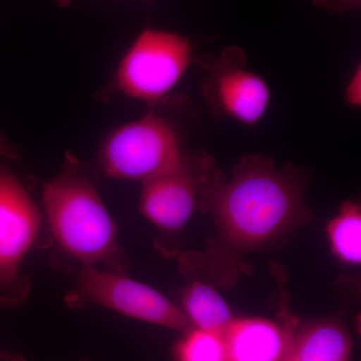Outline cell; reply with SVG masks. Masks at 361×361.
I'll return each instance as SVG.
<instances>
[{"label": "cell", "mask_w": 361, "mask_h": 361, "mask_svg": "<svg viewBox=\"0 0 361 361\" xmlns=\"http://www.w3.org/2000/svg\"><path fill=\"white\" fill-rule=\"evenodd\" d=\"M304 180L292 166L276 168L270 157H243L214 192L212 213L220 236L239 249L276 241L310 219Z\"/></svg>", "instance_id": "1"}, {"label": "cell", "mask_w": 361, "mask_h": 361, "mask_svg": "<svg viewBox=\"0 0 361 361\" xmlns=\"http://www.w3.org/2000/svg\"><path fill=\"white\" fill-rule=\"evenodd\" d=\"M42 202L52 239L61 253L80 267L125 274L116 222L75 160L44 185Z\"/></svg>", "instance_id": "2"}, {"label": "cell", "mask_w": 361, "mask_h": 361, "mask_svg": "<svg viewBox=\"0 0 361 361\" xmlns=\"http://www.w3.org/2000/svg\"><path fill=\"white\" fill-rule=\"evenodd\" d=\"M184 157L174 127L149 111L111 130L99 147L97 160L106 177L145 183L178 167Z\"/></svg>", "instance_id": "3"}, {"label": "cell", "mask_w": 361, "mask_h": 361, "mask_svg": "<svg viewBox=\"0 0 361 361\" xmlns=\"http://www.w3.org/2000/svg\"><path fill=\"white\" fill-rule=\"evenodd\" d=\"M193 52V44L179 33L145 28L121 59L114 87L130 99L160 103L197 61Z\"/></svg>", "instance_id": "4"}, {"label": "cell", "mask_w": 361, "mask_h": 361, "mask_svg": "<svg viewBox=\"0 0 361 361\" xmlns=\"http://www.w3.org/2000/svg\"><path fill=\"white\" fill-rule=\"evenodd\" d=\"M224 180L212 156L185 154L178 167L142 183L140 211L161 231H180L197 208L208 210L214 192Z\"/></svg>", "instance_id": "5"}, {"label": "cell", "mask_w": 361, "mask_h": 361, "mask_svg": "<svg viewBox=\"0 0 361 361\" xmlns=\"http://www.w3.org/2000/svg\"><path fill=\"white\" fill-rule=\"evenodd\" d=\"M42 216L23 180L6 164L0 166V307L27 296L30 280L23 266L42 229Z\"/></svg>", "instance_id": "6"}, {"label": "cell", "mask_w": 361, "mask_h": 361, "mask_svg": "<svg viewBox=\"0 0 361 361\" xmlns=\"http://www.w3.org/2000/svg\"><path fill=\"white\" fill-rule=\"evenodd\" d=\"M200 61L208 71L203 96L209 110L220 118L255 126L269 106L270 90L260 75L247 68L245 52L229 47L218 58L204 56Z\"/></svg>", "instance_id": "7"}, {"label": "cell", "mask_w": 361, "mask_h": 361, "mask_svg": "<svg viewBox=\"0 0 361 361\" xmlns=\"http://www.w3.org/2000/svg\"><path fill=\"white\" fill-rule=\"evenodd\" d=\"M75 286L80 298L128 317L179 331L192 325L184 311L167 297L123 273L80 267Z\"/></svg>", "instance_id": "8"}, {"label": "cell", "mask_w": 361, "mask_h": 361, "mask_svg": "<svg viewBox=\"0 0 361 361\" xmlns=\"http://www.w3.org/2000/svg\"><path fill=\"white\" fill-rule=\"evenodd\" d=\"M223 338L227 361H284L292 343L286 330L258 318L233 320Z\"/></svg>", "instance_id": "9"}, {"label": "cell", "mask_w": 361, "mask_h": 361, "mask_svg": "<svg viewBox=\"0 0 361 361\" xmlns=\"http://www.w3.org/2000/svg\"><path fill=\"white\" fill-rule=\"evenodd\" d=\"M351 341L339 323L322 322L292 341L284 361H348Z\"/></svg>", "instance_id": "10"}, {"label": "cell", "mask_w": 361, "mask_h": 361, "mask_svg": "<svg viewBox=\"0 0 361 361\" xmlns=\"http://www.w3.org/2000/svg\"><path fill=\"white\" fill-rule=\"evenodd\" d=\"M183 311L197 329L222 336L234 320L222 296L213 287L201 282H194L185 292Z\"/></svg>", "instance_id": "11"}, {"label": "cell", "mask_w": 361, "mask_h": 361, "mask_svg": "<svg viewBox=\"0 0 361 361\" xmlns=\"http://www.w3.org/2000/svg\"><path fill=\"white\" fill-rule=\"evenodd\" d=\"M334 254L349 264L361 261V211L360 204L345 202L327 225Z\"/></svg>", "instance_id": "12"}, {"label": "cell", "mask_w": 361, "mask_h": 361, "mask_svg": "<svg viewBox=\"0 0 361 361\" xmlns=\"http://www.w3.org/2000/svg\"><path fill=\"white\" fill-rule=\"evenodd\" d=\"M178 361H227L222 334L195 329L180 342Z\"/></svg>", "instance_id": "13"}, {"label": "cell", "mask_w": 361, "mask_h": 361, "mask_svg": "<svg viewBox=\"0 0 361 361\" xmlns=\"http://www.w3.org/2000/svg\"><path fill=\"white\" fill-rule=\"evenodd\" d=\"M346 102L350 106L360 108L361 104V70L360 66L356 68L353 77L349 80L345 90Z\"/></svg>", "instance_id": "14"}, {"label": "cell", "mask_w": 361, "mask_h": 361, "mask_svg": "<svg viewBox=\"0 0 361 361\" xmlns=\"http://www.w3.org/2000/svg\"><path fill=\"white\" fill-rule=\"evenodd\" d=\"M0 157L8 161H20L21 160L20 149L6 139L1 130H0Z\"/></svg>", "instance_id": "15"}, {"label": "cell", "mask_w": 361, "mask_h": 361, "mask_svg": "<svg viewBox=\"0 0 361 361\" xmlns=\"http://www.w3.org/2000/svg\"><path fill=\"white\" fill-rule=\"evenodd\" d=\"M0 361H25V360L16 353L0 350Z\"/></svg>", "instance_id": "16"}]
</instances>
